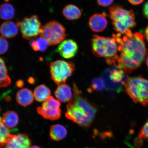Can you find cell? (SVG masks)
I'll use <instances>...</instances> for the list:
<instances>
[{"label": "cell", "instance_id": "1", "mask_svg": "<svg viewBox=\"0 0 148 148\" xmlns=\"http://www.w3.org/2000/svg\"><path fill=\"white\" fill-rule=\"evenodd\" d=\"M120 33L112 34L119 53L114 65L125 73H130L141 65L147 57V50L142 33H133L129 30L123 36Z\"/></svg>", "mask_w": 148, "mask_h": 148}, {"label": "cell", "instance_id": "2", "mask_svg": "<svg viewBox=\"0 0 148 148\" xmlns=\"http://www.w3.org/2000/svg\"><path fill=\"white\" fill-rule=\"evenodd\" d=\"M73 98L66 106V117L84 128L91 125L97 112V107L80 95L76 85H73Z\"/></svg>", "mask_w": 148, "mask_h": 148}, {"label": "cell", "instance_id": "3", "mask_svg": "<svg viewBox=\"0 0 148 148\" xmlns=\"http://www.w3.org/2000/svg\"><path fill=\"white\" fill-rule=\"evenodd\" d=\"M91 42L92 53L95 56L105 58L109 64H115L118 53V45L115 39L94 35Z\"/></svg>", "mask_w": 148, "mask_h": 148}, {"label": "cell", "instance_id": "4", "mask_svg": "<svg viewBox=\"0 0 148 148\" xmlns=\"http://www.w3.org/2000/svg\"><path fill=\"white\" fill-rule=\"evenodd\" d=\"M110 17L115 30L123 35L136 25L134 12L127 10L121 5H114L109 10Z\"/></svg>", "mask_w": 148, "mask_h": 148}, {"label": "cell", "instance_id": "5", "mask_svg": "<svg viewBox=\"0 0 148 148\" xmlns=\"http://www.w3.org/2000/svg\"><path fill=\"white\" fill-rule=\"evenodd\" d=\"M124 88L126 93L135 103L144 106L148 105V79L141 77H127Z\"/></svg>", "mask_w": 148, "mask_h": 148}, {"label": "cell", "instance_id": "6", "mask_svg": "<svg viewBox=\"0 0 148 148\" xmlns=\"http://www.w3.org/2000/svg\"><path fill=\"white\" fill-rule=\"evenodd\" d=\"M40 36L45 38L50 45H55L63 41L67 34L62 24L53 20L42 26Z\"/></svg>", "mask_w": 148, "mask_h": 148}, {"label": "cell", "instance_id": "7", "mask_svg": "<svg viewBox=\"0 0 148 148\" xmlns=\"http://www.w3.org/2000/svg\"><path fill=\"white\" fill-rule=\"evenodd\" d=\"M75 69L73 63L62 60L51 63L50 70L52 79L57 84H64Z\"/></svg>", "mask_w": 148, "mask_h": 148}, {"label": "cell", "instance_id": "8", "mask_svg": "<svg viewBox=\"0 0 148 148\" xmlns=\"http://www.w3.org/2000/svg\"><path fill=\"white\" fill-rule=\"evenodd\" d=\"M123 70L116 68L106 69L103 74L106 88L108 90L120 92L124 87L127 77Z\"/></svg>", "mask_w": 148, "mask_h": 148}, {"label": "cell", "instance_id": "9", "mask_svg": "<svg viewBox=\"0 0 148 148\" xmlns=\"http://www.w3.org/2000/svg\"><path fill=\"white\" fill-rule=\"evenodd\" d=\"M25 39L33 40L40 35L42 26L38 16L34 15L24 18L16 23Z\"/></svg>", "mask_w": 148, "mask_h": 148}, {"label": "cell", "instance_id": "10", "mask_svg": "<svg viewBox=\"0 0 148 148\" xmlns=\"http://www.w3.org/2000/svg\"><path fill=\"white\" fill-rule=\"evenodd\" d=\"M61 103L58 99L51 96L44 102L41 107L37 109L38 113L46 119L55 120L59 119L61 115Z\"/></svg>", "mask_w": 148, "mask_h": 148}, {"label": "cell", "instance_id": "11", "mask_svg": "<svg viewBox=\"0 0 148 148\" xmlns=\"http://www.w3.org/2000/svg\"><path fill=\"white\" fill-rule=\"evenodd\" d=\"M78 49L76 42L73 40L67 39L61 42L56 51L64 58L70 59L76 54Z\"/></svg>", "mask_w": 148, "mask_h": 148}, {"label": "cell", "instance_id": "12", "mask_svg": "<svg viewBox=\"0 0 148 148\" xmlns=\"http://www.w3.org/2000/svg\"><path fill=\"white\" fill-rule=\"evenodd\" d=\"M31 140L26 134H12V136L1 148H29Z\"/></svg>", "mask_w": 148, "mask_h": 148}, {"label": "cell", "instance_id": "13", "mask_svg": "<svg viewBox=\"0 0 148 148\" xmlns=\"http://www.w3.org/2000/svg\"><path fill=\"white\" fill-rule=\"evenodd\" d=\"M106 14H97L93 15L89 20V26L94 32H101L106 28L107 21Z\"/></svg>", "mask_w": 148, "mask_h": 148}, {"label": "cell", "instance_id": "14", "mask_svg": "<svg viewBox=\"0 0 148 148\" xmlns=\"http://www.w3.org/2000/svg\"><path fill=\"white\" fill-rule=\"evenodd\" d=\"M55 95L58 101L64 103L69 102L73 97L71 88L65 83L58 85Z\"/></svg>", "mask_w": 148, "mask_h": 148}, {"label": "cell", "instance_id": "15", "mask_svg": "<svg viewBox=\"0 0 148 148\" xmlns=\"http://www.w3.org/2000/svg\"><path fill=\"white\" fill-rule=\"evenodd\" d=\"M34 94L30 90L27 88L22 89L16 94V100L20 105L27 106L33 103L34 99Z\"/></svg>", "mask_w": 148, "mask_h": 148}, {"label": "cell", "instance_id": "16", "mask_svg": "<svg viewBox=\"0 0 148 148\" xmlns=\"http://www.w3.org/2000/svg\"><path fill=\"white\" fill-rule=\"evenodd\" d=\"M18 27L16 24L12 21H7L2 24L1 27V36L7 38H13L17 35Z\"/></svg>", "mask_w": 148, "mask_h": 148}, {"label": "cell", "instance_id": "17", "mask_svg": "<svg viewBox=\"0 0 148 148\" xmlns=\"http://www.w3.org/2000/svg\"><path fill=\"white\" fill-rule=\"evenodd\" d=\"M19 118L16 112L13 111H8L1 118V121L8 128H13L17 125Z\"/></svg>", "mask_w": 148, "mask_h": 148}, {"label": "cell", "instance_id": "18", "mask_svg": "<svg viewBox=\"0 0 148 148\" xmlns=\"http://www.w3.org/2000/svg\"><path fill=\"white\" fill-rule=\"evenodd\" d=\"M62 14L66 19L73 20L80 18L82 12L78 7L75 5L70 4L64 7L63 9Z\"/></svg>", "mask_w": 148, "mask_h": 148}, {"label": "cell", "instance_id": "19", "mask_svg": "<svg viewBox=\"0 0 148 148\" xmlns=\"http://www.w3.org/2000/svg\"><path fill=\"white\" fill-rule=\"evenodd\" d=\"M67 131L64 126L57 124L51 126L50 129V137L55 141L63 139L66 136Z\"/></svg>", "mask_w": 148, "mask_h": 148}, {"label": "cell", "instance_id": "20", "mask_svg": "<svg viewBox=\"0 0 148 148\" xmlns=\"http://www.w3.org/2000/svg\"><path fill=\"white\" fill-rule=\"evenodd\" d=\"M33 94L36 100L41 102L45 101L51 97V91L45 85L42 84L35 88Z\"/></svg>", "mask_w": 148, "mask_h": 148}, {"label": "cell", "instance_id": "21", "mask_svg": "<svg viewBox=\"0 0 148 148\" xmlns=\"http://www.w3.org/2000/svg\"><path fill=\"white\" fill-rule=\"evenodd\" d=\"M0 67H1V78L0 85L1 88L8 86L11 84V79L8 75V70L5 66L4 60L1 58L0 60Z\"/></svg>", "mask_w": 148, "mask_h": 148}, {"label": "cell", "instance_id": "22", "mask_svg": "<svg viewBox=\"0 0 148 148\" xmlns=\"http://www.w3.org/2000/svg\"><path fill=\"white\" fill-rule=\"evenodd\" d=\"M15 10L13 6L9 3H4L0 7V16L3 20H10L14 17Z\"/></svg>", "mask_w": 148, "mask_h": 148}, {"label": "cell", "instance_id": "23", "mask_svg": "<svg viewBox=\"0 0 148 148\" xmlns=\"http://www.w3.org/2000/svg\"><path fill=\"white\" fill-rule=\"evenodd\" d=\"M32 40L30 42V45L35 51H45L50 45L49 42L42 37L40 36L36 40Z\"/></svg>", "mask_w": 148, "mask_h": 148}, {"label": "cell", "instance_id": "24", "mask_svg": "<svg viewBox=\"0 0 148 148\" xmlns=\"http://www.w3.org/2000/svg\"><path fill=\"white\" fill-rule=\"evenodd\" d=\"M10 134L9 128L3 124L1 121V136H0V142L1 147L3 146L8 141L12 136Z\"/></svg>", "mask_w": 148, "mask_h": 148}, {"label": "cell", "instance_id": "25", "mask_svg": "<svg viewBox=\"0 0 148 148\" xmlns=\"http://www.w3.org/2000/svg\"><path fill=\"white\" fill-rule=\"evenodd\" d=\"M106 88V84L102 77H96L92 80L91 88L89 91L93 90L97 91H101Z\"/></svg>", "mask_w": 148, "mask_h": 148}, {"label": "cell", "instance_id": "26", "mask_svg": "<svg viewBox=\"0 0 148 148\" xmlns=\"http://www.w3.org/2000/svg\"><path fill=\"white\" fill-rule=\"evenodd\" d=\"M138 138L140 141L146 140L148 141V119L140 129L138 134Z\"/></svg>", "mask_w": 148, "mask_h": 148}, {"label": "cell", "instance_id": "27", "mask_svg": "<svg viewBox=\"0 0 148 148\" xmlns=\"http://www.w3.org/2000/svg\"><path fill=\"white\" fill-rule=\"evenodd\" d=\"M0 53L1 54H3L8 50V43L4 37L1 36L0 38Z\"/></svg>", "mask_w": 148, "mask_h": 148}, {"label": "cell", "instance_id": "28", "mask_svg": "<svg viewBox=\"0 0 148 148\" xmlns=\"http://www.w3.org/2000/svg\"><path fill=\"white\" fill-rule=\"evenodd\" d=\"M98 4L103 7L108 6L113 2L114 0H97Z\"/></svg>", "mask_w": 148, "mask_h": 148}, {"label": "cell", "instance_id": "29", "mask_svg": "<svg viewBox=\"0 0 148 148\" xmlns=\"http://www.w3.org/2000/svg\"><path fill=\"white\" fill-rule=\"evenodd\" d=\"M143 12L144 15L146 18H148V1L144 5Z\"/></svg>", "mask_w": 148, "mask_h": 148}, {"label": "cell", "instance_id": "30", "mask_svg": "<svg viewBox=\"0 0 148 148\" xmlns=\"http://www.w3.org/2000/svg\"><path fill=\"white\" fill-rule=\"evenodd\" d=\"M131 4L133 5H138L141 3L144 0H128Z\"/></svg>", "mask_w": 148, "mask_h": 148}, {"label": "cell", "instance_id": "31", "mask_svg": "<svg viewBox=\"0 0 148 148\" xmlns=\"http://www.w3.org/2000/svg\"><path fill=\"white\" fill-rule=\"evenodd\" d=\"M16 86L18 88H21L24 85L23 81V80L20 79L16 82Z\"/></svg>", "mask_w": 148, "mask_h": 148}, {"label": "cell", "instance_id": "32", "mask_svg": "<svg viewBox=\"0 0 148 148\" xmlns=\"http://www.w3.org/2000/svg\"><path fill=\"white\" fill-rule=\"evenodd\" d=\"M144 34H145V38L148 42V25L146 28L145 32H144Z\"/></svg>", "mask_w": 148, "mask_h": 148}, {"label": "cell", "instance_id": "33", "mask_svg": "<svg viewBox=\"0 0 148 148\" xmlns=\"http://www.w3.org/2000/svg\"><path fill=\"white\" fill-rule=\"evenodd\" d=\"M28 81L30 84H33L34 82V79H33V77H29L28 79Z\"/></svg>", "mask_w": 148, "mask_h": 148}, {"label": "cell", "instance_id": "34", "mask_svg": "<svg viewBox=\"0 0 148 148\" xmlns=\"http://www.w3.org/2000/svg\"><path fill=\"white\" fill-rule=\"evenodd\" d=\"M29 148H40V147H38V146H32V147H31Z\"/></svg>", "mask_w": 148, "mask_h": 148}, {"label": "cell", "instance_id": "35", "mask_svg": "<svg viewBox=\"0 0 148 148\" xmlns=\"http://www.w3.org/2000/svg\"><path fill=\"white\" fill-rule=\"evenodd\" d=\"M146 64L148 67V56L147 57V60H146Z\"/></svg>", "mask_w": 148, "mask_h": 148}, {"label": "cell", "instance_id": "36", "mask_svg": "<svg viewBox=\"0 0 148 148\" xmlns=\"http://www.w3.org/2000/svg\"><path fill=\"white\" fill-rule=\"evenodd\" d=\"M88 148V147H87V148Z\"/></svg>", "mask_w": 148, "mask_h": 148}]
</instances>
